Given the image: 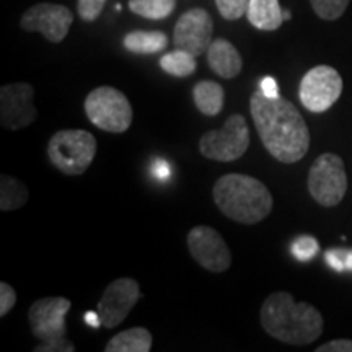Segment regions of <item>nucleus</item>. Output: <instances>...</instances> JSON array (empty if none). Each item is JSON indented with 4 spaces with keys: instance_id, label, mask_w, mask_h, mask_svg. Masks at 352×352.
Returning <instances> with one entry per match:
<instances>
[{
    "instance_id": "obj_27",
    "label": "nucleus",
    "mask_w": 352,
    "mask_h": 352,
    "mask_svg": "<svg viewBox=\"0 0 352 352\" xmlns=\"http://www.w3.org/2000/svg\"><path fill=\"white\" fill-rule=\"evenodd\" d=\"M104 3H107V0H78V15H80V19L83 21H88V23L98 20L101 12H103Z\"/></svg>"
},
{
    "instance_id": "obj_16",
    "label": "nucleus",
    "mask_w": 352,
    "mask_h": 352,
    "mask_svg": "<svg viewBox=\"0 0 352 352\" xmlns=\"http://www.w3.org/2000/svg\"><path fill=\"white\" fill-rule=\"evenodd\" d=\"M248 21L261 32H274L284 21V10L279 0H250L246 10Z\"/></svg>"
},
{
    "instance_id": "obj_14",
    "label": "nucleus",
    "mask_w": 352,
    "mask_h": 352,
    "mask_svg": "<svg viewBox=\"0 0 352 352\" xmlns=\"http://www.w3.org/2000/svg\"><path fill=\"white\" fill-rule=\"evenodd\" d=\"M212 33L214 21L209 12L204 8H191L176 21L173 43L176 50L188 51L197 57L208 51L212 43Z\"/></svg>"
},
{
    "instance_id": "obj_22",
    "label": "nucleus",
    "mask_w": 352,
    "mask_h": 352,
    "mask_svg": "<svg viewBox=\"0 0 352 352\" xmlns=\"http://www.w3.org/2000/svg\"><path fill=\"white\" fill-rule=\"evenodd\" d=\"M176 0H129V10L147 20H164L173 13Z\"/></svg>"
},
{
    "instance_id": "obj_1",
    "label": "nucleus",
    "mask_w": 352,
    "mask_h": 352,
    "mask_svg": "<svg viewBox=\"0 0 352 352\" xmlns=\"http://www.w3.org/2000/svg\"><path fill=\"white\" fill-rule=\"evenodd\" d=\"M250 111L267 152L280 164L302 160L310 147V131L300 111L283 96L270 98L261 90L250 98Z\"/></svg>"
},
{
    "instance_id": "obj_6",
    "label": "nucleus",
    "mask_w": 352,
    "mask_h": 352,
    "mask_svg": "<svg viewBox=\"0 0 352 352\" xmlns=\"http://www.w3.org/2000/svg\"><path fill=\"white\" fill-rule=\"evenodd\" d=\"M308 191L323 208H334L344 199L347 176L344 162L336 153H321L308 171Z\"/></svg>"
},
{
    "instance_id": "obj_11",
    "label": "nucleus",
    "mask_w": 352,
    "mask_h": 352,
    "mask_svg": "<svg viewBox=\"0 0 352 352\" xmlns=\"http://www.w3.org/2000/svg\"><path fill=\"white\" fill-rule=\"evenodd\" d=\"M188 248L199 266L210 272H223L232 266V253L223 236L212 227L197 226L188 233Z\"/></svg>"
},
{
    "instance_id": "obj_31",
    "label": "nucleus",
    "mask_w": 352,
    "mask_h": 352,
    "mask_svg": "<svg viewBox=\"0 0 352 352\" xmlns=\"http://www.w3.org/2000/svg\"><path fill=\"white\" fill-rule=\"evenodd\" d=\"M259 90L270 98H276L279 96V88H277V82L272 77H264L261 83H259Z\"/></svg>"
},
{
    "instance_id": "obj_24",
    "label": "nucleus",
    "mask_w": 352,
    "mask_h": 352,
    "mask_svg": "<svg viewBox=\"0 0 352 352\" xmlns=\"http://www.w3.org/2000/svg\"><path fill=\"white\" fill-rule=\"evenodd\" d=\"M290 250H292L294 258L302 263H307V261H311V259L320 253V245L314 236L300 235L292 241Z\"/></svg>"
},
{
    "instance_id": "obj_23",
    "label": "nucleus",
    "mask_w": 352,
    "mask_h": 352,
    "mask_svg": "<svg viewBox=\"0 0 352 352\" xmlns=\"http://www.w3.org/2000/svg\"><path fill=\"white\" fill-rule=\"evenodd\" d=\"M316 15L323 20H338L346 12L349 0H310Z\"/></svg>"
},
{
    "instance_id": "obj_5",
    "label": "nucleus",
    "mask_w": 352,
    "mask_h": 352,
    "mask_svg": "<svg viewBox=\"0 0 352 352\" xmlns=\"http://www.w3.org/2000/svg\"><path fill=\"white\" fill-rule=\"evenodd\" d=\"M87 118L94 126L111 134H122L132 124V107L118 88L103 85L91 90L83 103Z\"/></svg>"
},
{
    "instance_id": "obj_17",
    "label": "nucleus",
    "mask_w": 352,
    "mask_h": 352,
    "mask_svg": "<svg viewBox=\"0 0 352 352\" xmlns=\"http://www.w3.org/2000/svg\"><path fill=\"white\" fill-rule=\"evenodd\" d=\"M152 333L147 328L135 327L118 333L104 346L107 352H148L152 349Z\"/></svg>"
},
{
    "instance_id": "obj_25",
    "label": "nucleus",
    "mask_w": 352,
    "mask_h": 352,
    "mask_svg": "<svg viewBox=\"0 0 352 352\" xmlns=\"http://www.w3.org/2000/svg\"><path fill=\"white\" fill-rule=\"evenodd\" d=\"M324 261L336 272L352 270V248H329L324 252Z\"/></svg>"
},
{
    "instance_id": "obj_15",
    "label": "nucleus",
    "mask_w": 352,
    "mask_h": 352,
    "mask_svg": "<svg viewBox=\"0 0 352 352\" xmlns=\"http://www.w3.org/2000/svg\"><path fill=\"white\" fill-rule=\"evenodd\" d=\"M208 63L212 72L227 80L235 78L243 69V59L240 52L230 41L222 38L210 43L208 47Z\"/></svg>"
},
{
    "instance_id": "obj_29",
    "label": "nucleus",
    "mask_w": 352,
    "mask_h": 352,
    "mask_svg": "<svg viewBox=\"0 0 352 352\" xmlns=\"http://www.w3.org/2000/svg\"><path fill=\"white\" fill-rule=\"evenodd\" d=\"M16 303V292L10 284L0 283V316H7Z\"/></svg>"
},
{
    "instance_id": "obj_12",
    "label": "nucleus",
    "mask_w": 352,
    "mask_h": 352,
    "mask_svg": "<svg viewBox=\"0 0 352 352\" xmlns=\"http://www.w3.org/2000/svg\"><path fill=\"white\" fill-rule=\"evenodd\" d=\"M72 307L65 297H44L30 307L28 321L33 336L39 341H51L65 338V315Z\"/></svg>"
},
{
    "instance_id": "obj_28",
    "label": "nucleus",
    "mask_w": 352,
    "mask_h": 352,
    "mask_svg": "<svg viewBox=\"0 0 352 352\" xmlns=\"http://www.w3.org/2000/svg\"><path fill=\"white\" fill-rule=\"evenodd\" d=\"M76 346L67 338H57L51 341H41L39 346L34 347V352H74Z\"/></svg>"
},
{
    "instance_id": "obj_35",
    "label": "nucleus",
    "mask_w": 352,
    "mask_h": 352,
    "mask_svg": "<svg viewBox=\"0 0 352 352\" xmlns=\"http://www.w3.org/2000/svg\"><path fill=\"white\" fill-rule=\"evenodd\" d=\"M351 272H352V270H351Z\"/></svg>"
},
{
    "instance_id": "obj_2",
    "label": "nucleus",
    "mask_w": 352,
    "mask_h": 352,
    "mask_svg": "<svg viewBox=\"0 0 352 352\" xmlns=\"http://www.w3.org/2000/svg\"><path fill=\"white\" fill-rule=\"evenodd\" d=\"M261 327L285 344H311L323 331V316L314 305L296 302L289 292H274L263 302Z\"/></svg>"
},
{
    "instance_id": "obj_7",
    "label": "nucleus",
    "mask_w": 352,
    "mask_h": 352,
    "mask_svg": "<svg viewBox=\"0 0 352 352\" xmlns=\"http://www.w3.org/2000/svg\"><path fill=\"white\" fill-rule=\"evenodd\" d=\"M250 147V127L241 114H232L220 131H208L199 140V151L209 160L235 162Z\"/></svg>"
},
{
    "instance_id": "obj_19",
    "label": "nucleus",
    "mask_w": 352,
    "mask_h": 352,
    "mask_svg": "<svg viewBox=\"0 0 352 352\" xmlns=\"http://www.w3.org/2000/svg\"><path fill=\"white\" fill-rule=\"evenodd\" d=\"M122 46L134 54H157L168 46V38L162 32H131L122 39Z\"/></svg>"
},
{
    "instance_id": "obj_9",
    "label": "nucleus",
    "mask_w": 352,
    "mask_h": 352,
    "mask_svg": "<svg viewBox=\"0 0 352 352\" xmlns=\"http://www.w3.org/2000/svg\"><path fill=\"white\" fill-rule=\"evenodd\" d=\"M34 90L30 83H7L0 88V124L8 131H19L36 121Z\"/></svg>"
},
{
    "instance_id": "obj_30",
    "label": "nucleus",
    "mask_w": 352,
    "mask_h": 352,
    "mask_svg": "<svg viewBox=\"0 0 352 352\" xmlns=\"http://www.w3.org/2000/svg\"><path fill=\"white\" fill-rule=\"evenodd\" d=\"M316 352H352V341L351 340H334L324 342L323 346L316 347Z\"/></svg>"
},
{
    "instance_id": "obj_10",
    "label": "nucleus",
    "mask_w": 352,
    "mask_h": 352,
    "mask_svg": "<svg viewBox=\"0 0 352 352\" xmlns=\"http://www.w3.org/2000/svg\"><path fill=\"white\" fill-rule=\"evenodd\" d=\"M72 21V12L65 6L43 2L30 7L20 25L28 33H41L50 43H60L67 36Z\"/></svg>"
},
{
    "instance_id": "obj_26",
    "label": "nucleus",
    "mask_w": 352,
    "mask_h": 352,
    "mask_svg": "<svg viewBox=\"0 0 352 352\" xmlns=\"http://www.w3.org/2000/svg\"><path fill=\"white\" fill-rule=\"evenodd\" d=\"M250 0H215V6L220 15L226 20L235 21L246 15Z\"/></svg>"
},
{
    "instance_id": "obj_20",
    "label": "nucleus",
    "mask_w": 352,
    "mask_h": 352,
    "mask_svg": "<svg viewBox=\"0 0 352 352\" xmlns=\"http://www.w3.org/2000/svg\"><path fill=\"white\" fill-rule=\"evenodd\" d=\"M30 191L26 184L10 175H2L0 178V209L3 212L19 210L28 202Z\"/></svg>"
},
{
    "instance_id": "obj_4",
    "label": "nucleus",
    "mask_w": 352,
    "mask_h": 352,
    "mask_svg": "<svg viewBox=\"0 0 352 352\" xmlns=\"http://www.w3.org/2000/svg\"><path fill=\"white\" fill-rule=\"evenodd\" d=\"M98 151L95 135L85 129L57 131L47 144L52 166L67 176L83 175L90 168Z\"/></svg>"
},
{
    "instance_id": "obj_21",
    "label": "nucleus",
    "mask_w": 352,
    "mask_h": 352,
    "mask_svg": "<svg viewBox=\"0 0 352 352\" xmlns=\"http://www.w3.org/2000/svg\"><path fill=\"white\" fill-rule=\"evenodd\" d=\"M160 67L173 77H189L196 72V56L188 51L175 50L160 57Z\"/></svg>"
},
{
    "instance_id": "obj_33",
    "label": "nucleus",
    "mask_w": 352,
    "mask_h": 352,
    "mask_svg": "<svg viewBox=\"0 0 352 352\" xmlns=\"http://www.w3.org/2000/svg\"><path fill=\"white\" fill-rule=\"evenodd\" d=\"M83 320H85V323L88 324L90 328H100L103 327V323H101V318L98 315V311H87L85 316H83Z\"/></svg>"
},
{
    "instance_id": "obj_3",
    "label": "nucleus",
    "mask_w": 352,
    "mask_h": 352,
    "mask_svg": "<svg viewBox=\"0 0 352 352\" xmlns=\"http://www.w3.org/2000/svg\"><path fill=\"white\" fill-rule=\"evenodd\" d=\"M215 206L226 217L254 226L271 214L272 196L266 184L248 175L228 173L212 189Z\"/></svg>"
},
{
    "instance_id": "obj_18",
    "label": "nucleus",
    "mask_w": 352,
    "mask_h": 352,
    "mask_svg": "<svg viewBox=\"0 0 352 352\" xmlns=\"http://www.w3.org/2000/svg\"><path fill=\"white\" fill-rule=\"evenodd\" d=\"M192 100L196 108L206 116H217L223 108L226 91L220 83L212 80L197 82L192 88Z\"/></svg>"
},
{
    "instance_id": "obj_13",
    "label": "nucleus",
    "mask_w": 352,
    "mask_h": 352,
    "mask_svg": "<svg viewBox=\"0 0 352 352\" xmlns=\"http://www.w3.org/2000/svg\"><path fill=\"white\" fill-rule=\"evenodd\" d=\"M139 298L140 287L138 280L131 279V277H121V279L113 280L104 289L98 302V310H96L103 327L108 329L120 327Z\"/></svg>"
},
{
    "instance_id": "obj_34",
    "label": "nucleus",
    "mask_w": 352,
    "mask_h": 352,
    "mask_svg": "<svg viewBox=\"0 0 352 352\" xmlns=\"http://www.w3.org/2000/svg\"><path fill=\"white\" fill-rule=\"evenodd\" d=\"M284 20H290V12L284 10Z\"/></svg>"
},
{
    "instance_id": "obj_8",
    "label": "nucleus",
    "mask_w": 352,
    "mask_h": 352,
    "mask_svg": "<svg viewBox=\"0 0 352 352\" xmlns=\"http://www.w3.org/2000/svg\"><path fill=\"white\" fill-rule=\"evenodd\" d=\"M342 78L329 65H316L303 76L298 87L300 103L311 113H324L340 100Z\"/></svg>"
},
{
    "instance_id": "obj_32",
    "label": "nucleus",
    "mask_w": 352,
    "mask_h": 352,
    "mask_svg": "<svg viewBox=\"0 0 352 352\" xmlns=\"http://www.w3.org/2000/svg\"><path fill=\"white\" fill-rule=\"evenodd\" d=\"M152 173H153V176H157V178L165 179L170 176V168L165 162H157V165H153Z\"/></svg>"
}]
</instances>
